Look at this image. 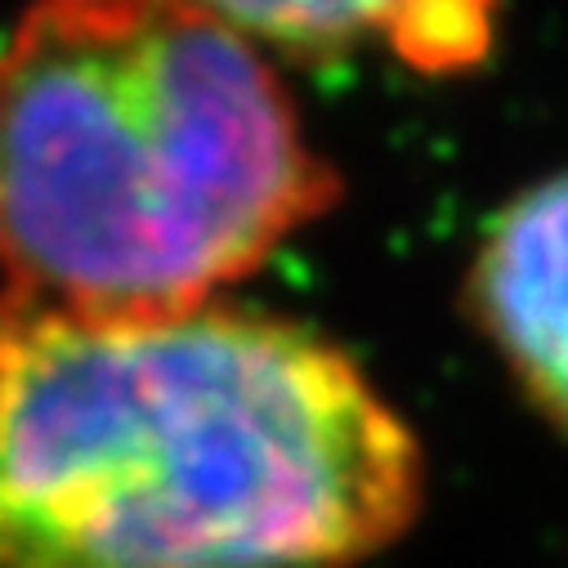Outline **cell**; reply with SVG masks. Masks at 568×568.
<instances>
[{
	"mask_svg": "<svg viewBox=\"0 0 568 568\" xmlns=\"http://www.w3.org/2000/svg\"><path fill=\"white\" fill-rule=\"evenodd\" d=\"M420 488L407 420L301 323L0 305V568H354Z\"/></svg>",
	"mask_w": 568,
	"mask_h": 568,
	"instance_id": "cell-1",
	"label": "cell"
},
{
	"mask_svg": "<svg viewBox=\"0 0 568 568\" xmlns=\"http://www.w3.org/2000/svg\"><path fill=\"white\" fill-rule=\"evenodd\" d=\"M260 50H385L412 72L479 68L497 41L501 0H184Z\"/></svg>",
	"mask_w": 568,
	"mask_h": 568,
	"instance_id": "cell-4",
	"label": "cell"
},
{
	"mask_svg": "<svg viewBox=\"0 0 568 568\" xmlns=\"http://www.w3.org/2000/svg\"><path fill=\"white\" fill-rule=\"evenodd\" d=\"M466 296L519 394L568 435V171L510 197L484 229Z\"/></svg>",
	"mask_w": 568,
	"mask_h": 568,
	"instance_id": "cell-3",
	"label": "cell"
},
{
	"mask_svg": "<svg viewBox=\"0 0 568 568\" xmlns=\"http://www.w3.org/2000/svg\"><path fill=\"white\" fill-rule=\"evenodd\" d=\"M336 193L268 54L184 0H37L0 50V305H211Z\"/></svg>",
	"mask_w": 568,
	"mask_h": 568,
	"instance_id": "cell-2",
	"label": "cell"
}]
</instances>
